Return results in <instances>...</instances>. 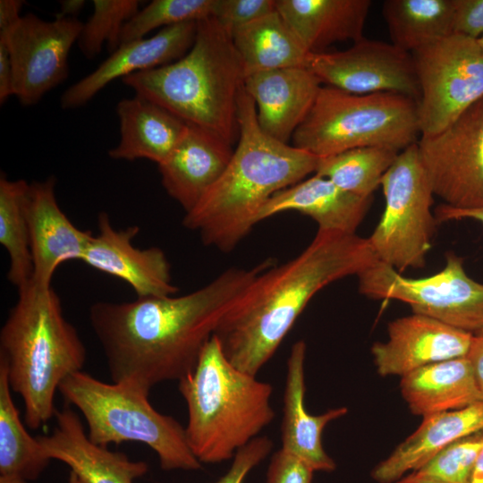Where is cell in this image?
Instances as JSON below:
<instances>
[{
    "mask_svg": "<svg viewBox=\"0 0 483 483\" xmlns=\"http://www.w3.org/2000/svg\"><path fill=\"white\" fill-rule=\"evenodd\" d=\"M274 263L267 258L251 268L226 269L182 296L93 303L89 323L112 382L149 393L159 383L179 381L193 371L222 319Z\"/></svg>",
    "mask_w": 483,
    "mask_h": 483,
    "instance_id": "obj_1",
    "label": "cell"
},
{
    "mask_svg": "<svg viewBox=\"0 0 483 483\" xmlns=\"http://www.w3.org/2000/svg\"><path fill=\"white\" fill-rule=\"evenodd\" d=\"M377 261L368 238L318 230L298 256L264 270L222 319L215 335L225 357L257 376L318 292Z\"/></svg>",
    "mask_w": 483,
    "mask_h": 483,
    "instance_id": "obj_2",
    "label": "cell"
},
{
    "mask_svg": "<svg viewBox=\"0 0 483 483\" xmlns=\"http://www.w3.org/2000/svg\"><path fill=\"white\" fill-rule=\"evenodd\" d=\"M238 143L226 169L182 219L185 228L199 232L205 245L224 252L233 250L259 222L275 193L315 174L319 159L267 135L243 86L238 95Z\"/></svg>",
    "mask_w": 483,
    "mask_h": 483,
    "instance_id": "obj_3",
    "label": "cell"
},
{
    "mask_svg": "<svg viewBox=\"0 0 483 483\" xmlns=\"http://www.w3.org/2000/svg\"><path fill=\"white\" fill-rule=\"evenodd\" d=\"M85 345L65 318L60 297L51 285L32 279L18 290V299L0 331V359L10 387L23 402L24 420L38 429L55 417L61 383L82 370Z\"/></svg>",
    "mask_w": 483,
    "mask_h": 483,
    "instance_id": "obj_4",
    "label": "cell"
},
{
    "mask_svg": "<svg viewBox=\"0 0 483 483\" xmlns=\"http://www.w3.org/2000/svg\"><path fill=\"white\" fill-rule=\"evenodd\" d=\"M136 95L231 144L239 136L238 95L244 73L231 33L211 17L197 22L191 49L164 66L122 79Z\"/></svg>",
    "mask_w": 483,
    "mask_h": 483,
    "instance_id": "obj_5",
    "label": "cell"
},
{
    "mask_svg": "<svg viewBox=\"0 0 483 483\" xmlns=\"http://www.w3.org/2000/svg\"><path fill=\"white\" fill-rule=\"evenodd\" d=\"M178 388L187 406V442L201 463L233 459L275 418L271 384L235 368L215 335Z\"/></svg>",
    "mask_w": 483,
    "mask_h": 483,
    "instance_id": "obj_6",
    "label": "cell"
},
{
    "mask_svg": "<svg viewBox=\"0 0 483 483\" xmlns=\"http://www.w3.org/2000/svg\"><path fill=\"white\" fill-rule=\"evenodd\" d=\"M58 392L81 413L92 443L108 447L138 442L157 453L164 470L201 469L189 447L185 428L157 411L148 392L126 383H106L82 370L66 377Z\"/></svg>",
    "mask_w": 483,
    "mask_h": 483,
    "instance_id": "obj_7",
    "label": "cell"
},
{
    "mask_svg": "<svg viewBox=\"0 0 483 483\" xmlns=\"http://www.w3.org/2000/svg\"><path fill=\"white\" fill-rule=\"evenodd\" d=\"M419 136L416 99L394 92L352 94L325 85L292 140L293 147L325 157L369 146L402 151Z\"/></svg>",
    "mask_w": 483,
    "mask_h": 483,
    "instance_id": "obj_8",
    "label": "cell"
},
{
    "mask_svg": "<svg viewBox=\"0 0 483 483\" xmlns=\"http://www.w3.org/2000/svg\"><path fill=\"white\" fill-rule=\"evenodd\" d=\"M380 186L385 208L368 238L377 260L399 273L423 267L437 221L432 212L434 193L417 143L399 153Z\"/></svg>",
    "mask_w": 483,
    "mask_h": 483,
    "instance_id": "obj_9",
    "label": "cell"
},
{
    "mask_svg": "<svg viewBox=\"0 0 483 483\" xmlns=\"http://www.w3.org/2000/svg\"><path fill=\"white\" fill-rule=\"evenodd\" d=\"M359 291L372 299L396 300L424 315L473 335H483V284L466 273L463 259L445 256L439 272L409 278L377 261L358 275Z\"/></svg>",
    "mask_w": 483,
    "mask_h": 483,
    "instance_id": "obj_10",
    "label": "cell"
},
{
    "mask_svg": "<svg viewBox=\"0 0 483 483\" xmlns=\"http://www.w3.org/2000/svg\"><path fill=\"white\" fill-rule=\"evenodd\" d=\"M411 54L420 136L435 135L483 97V49L477 39L452 34Z\"/></svg>",
    "mask_w": 483,
    "mask_h": 483,
    "instance_id": "obj_11",
    "label": "cell"
},
{
    "mask_svg": "<svg viewBox=\"0 0 483 483\" xmlns=\"http://www.w3.org/2000/svg\"><path fill=\"white\" fill-rule=\"evenodd\" d=\"M417 146L434 195L452 208H483V97Z\"/></svg>",
    "mask_w": 483,
    "mask_h": 483,
    "instance_id": "obj_12",
    "label": "cell"
},
{
    "mask_svg": "<svg viewBox=\"0 0 483 483\" xmlns=\"http://www.w3.org/2000/svg\"><path fill=\"white\" fill-rule=\"evenodd\" d=\"M82 26L78 19L46 21L28 13L10 31L0 34L11 54L14 96L22 106L36 105L68 77L69 54Z\"/></svg>",
    "mask_w": 483,
    "mask_h": 483,
    "instance_id": "obj_13",
    "label": "cell"
},
{
    "mask_svg": "<svg viewBox=\"0 0 483 483\" xmlns=\"http://www.w3.org/2000/svg\"><path fill=\"white\" fill-rule=\"evenodd\" d=\"M305 68L326 86L352 94L394 92L419 98L411 54L363 38L343 51L309 53Z\"/></svg>",
    "mask_w": 483,
    "mask_h": 483,
    "instance_id": "obj_14",
    "label": "cell"
},
{
    "mask_svg": "<svg viewBox=\"0 0 483 483\" xmlns=\"http://www.w3.org/2000/svg\"><path fill=\"white\" fill-rule=\"evenodd\" d=\"M98 233L93 235L80 261L128 284L137 297L173 296L178 288L173 284L171 265L157 247L140 249L133 240L137 225L115 229L108 215L97 217Z\"/></svg>",
    "mask_w": 483,
    "mask_h": 483,
    "instance_id": "obj_15",
    "label": "cell"
},
{
    "mask_svg": "<svg viewBox=\"0 0 483 483\" xmlns=\"http://www.w3.org/2000/svg\"><path fill=\"white\" fill-rule=\"evenodd\" d=\"M388 339L371 347L380 376L401 377L422 367L467 356L473 335L412 313L388 324Z\"/></svg>",
    "mask_w": 483,
    "mask_h": 483,
    "instance_id": "obj_16",
    "label": "cell"
},
{
    "mask_svg": "<svg viewBox=\"0 0 483 483\" xmlns=\"http://www.w3.org/2000/svg\"><path fill=\"white\" fill-rule=\"evenodd\" d=\"M196 31L197 22H185L163 28L150 38L135 39L119 46L95 71L62 94L61 107H80L118 78L123 79L180 59L191 49Z\"/></svg>",
    "mask_w": 483,
    "mask_h": 483,
    "instance_id": "obj_17",
    "label": "cell"
},
{
    "mask_svg": "<svg viewBox=\"0 0 483 483\" xmlns=\"http://www.w3.org/2000/svg\"><path fill=\"white\" fill-rule=\"evenodd\" d=\"M55 176L30 183L26 211L33 262L32 280L51 285L57 267L80 260L93 234L76 227L60 208Z\"/></svg>",
    "mask_w": 483,
    "mask_h": 483,
    "instance_id": "obj_18",
    "label": "cell"
},
{
    "mask_svg": "<svg viewBox=\"0 0 483 483\" xmlns=\"http://www.w3.org/2000/svg\"><path fill=\"white\" fill-rule=\"evenodd\" d=\"M55 418L53 431L37 436L43 453L69 466L84 483H133L148 471L147 462L92 443L70 405L56 410Z\"/></svg>",
    "mask_w": 483,
    "mask_h": 483,
    "instance_id": "obj_19",
    "label": "cell"
},
{
    "mask_svg": "<svg viewBox=\"0 0 483 483\" xmlns=\"http://www.w3.org/2000/svg\"><path fill=\"white\" fill-rule=\"evenodd\" d=\"M243 88L256 105L260 129L288 144L310 111L321 82L305 67H289L249 75Z\"/></svg>",
    "mask_w": 483,
    "mask_h": 483,
    "instance_id": "obj_20",
    "label": "cell"
},
{
    "mask_svg": "<svg viewBox=\"0 0 483 483\" xmlns=\"http://www.w3.org/2000/svg\"><path fill=\"white\" fill-rule=\"evenodd\" d=\"M232 145L207 129L187 123L176 148L158 165L164 189L185 213L225 172L233 154Z\"/></svg>",
    "mask_w": 483,
    "mask_h": 483,
    "instance_id": "obj_21",
    "label": "cell"
},
{
    "mask_svg": "<svg viewBox=\"0 0 483 483\" xmlns=\"http://www.w3.org/2000/svg\"><path fill=\"white\" fill-rule=\"evenodd\" d=\"M305 357V342H295L286 363L281 448L304 462L314 471L331 472L335 470L336 464L323 447L322 433L329 422L344 416L348 409H330L319 415L307 411L304 402Z\"/></svg>",
    "mask_w": 483,
    "mask_h": 483,
    "instance_id": "obj_22",
    "label": "cell"
},
{
    "mask_svg": "<svg viewBox=\"0 0 483 483\" xmlns=\"http://www.w3.org/2000/svg\"><path fill=\"white\" fill-rule=\"evenodd\" d=\"M483 430V401L423 417L420 426L371 471L377 483H393L416 471L450 444Z\"/></svg>",
    "mask_w": 483,
    "mask_h": 483,
    "instance_id": "obj_23",
    "label": "cell"
},
{
    "mask_svg": "<svg viewBox=\"0 0 483 483\" xmlns=\"http://www.w3.org/2000/svg\"><path fill=\"white\" fill-rule=\"evenodd\" d=\"M371 198L345 191L330 180L315 174L275 193L260 212L258 221L286 211L312 218L319 231L353 234L364 219Z\"/></svg>",
    "mask_w": 483,
    "mask_h": 483,
    "instance_id": "obj_24",
    "label": "cell"
},
{
    "mask_svg": "<svg viewBox=\"0 0 483 483\" xmlns=\"http://www.w3.org/2000/svg\"><path fill=\"white\" fill-rule=\"evenodd\" d=\"M370 0H275L277 12L309 53L364 38Z\"/></svg>",
    "mask_w": 483,
    "mask_h": 483,
    "instance_id": "obj_25",
    "label": "cell"
},
{
    "mask_svg": "<svg viewBox=\"0 0 483 483\" xmlns=\"http://www.w3.org/2000/svg\"><path fill=\"white\" fill-rule=\"evenodd\" d=\"M120 141L108 151L116 160L164 163L182 138L187 123L140 96L117 103Z\"/></svg>",
    "mask_w": 483,
    "mask_h": 483,
    "instance_id": "obj_26",
    "label": "cell"
},
{
    "mask_svg": "<svg viewBox=\"0 0 483 483\" xmlns=\"http://www.w3.org/2000/svg\"><path fill=\"white\" fill-rule=\"evenodd\" d=\"M400 388L411 412L422 417L482 401L467 356L418 369L402 377Z\"/></svg>",
    "mask_w": 483,
    "mask_h": 483,
    "instance_id": "obj_27",
    "label": "cell"
},
{
    "mask_svg": "<svg viewBox=\"0 0 483 483\" xmlns=\"http://www.w3.org/2000/svg\"><path fill=\"white\" fill-rule=\"evenodd\" d=\"M231 36L244 79L260 72L305 66L309 52L277 10L235 29Z\"/></svg>",
    "mask_w": 483,
    "mask_h": 483,
    "instance_id": "obj_28",
    "label": "cell"
},
{
    "mask_svg": "<svg viewBox=\"0 0 483 483\" xmlns=\"http://www.w3.org/2000/svg\"><path fill=\"white\" fill-rule=\"evenodd\" d=\"M382 14L391 43L409 53L453 34V0H386Z\"/></svg>",
    "mask_w": 483,
    "mask_h": 483,
    "instance_id": "obj_29",
    "label": "cell"
},
{
    "mask_svg": "<svg viewBox=\"0 0 483 483\" xmlns=\"http://www.w3.org/2000/svg\"><path fill=\"white\" fill-rule=\"evenodd\" d=\"M9 385L7 368L0 359V475L36 479L50 460L37 437H32L21 419Z\"/></svg>",
    "mask_w": 483,
    "mask_h": 483,
    "instance_id": "obj_30",
    "label": "cell"
},
{
    "mask_svg": "<svg viewBox=\"0 0 483 483\" xmlns=\"http://www.w3.org/2000/svg\"><path fill=\"white\" fill-rule=\"evenodd\" d=\"M30 183L0 176V243L9 257L7 279L17 290L33 275L30 234L26 211Z\"/></svg>",
    "mask_w": 483,
    "mask_h": 483,
    "instance_id": "obj_31",
    "label": "cell"
},
{
    "mask_svg": "<svg viewBox=\"0 0 483 483\" xmlns=\"http://www.w3.org/2000/svg\"><path fill=\"white\" fill-rule=\"evenodd\" d=\"M400 152L386 146L352 148L319 157L315 174L330 180L345 191L371 198Z\"/></svg>",
    "mask_w": 483,
    "mask_h": 483,
    "instance_id": "obj_32",
    "label": "cell"
},
{
    "mask_svg": "<svg viewBox=\"0 0 483 483\" xmlns=\"http://www.w3.org/2000/svg\"><path fill=\"white\" fill-rule=\"evenodd\" d=\"M217 0H153L140 9L121 31L120 45L143 38L151 30L214 17Z\"/></svg>",
    "mask_w": 483,
    "mask_h": 483,
    "instance_id": "obj_33",
    "label": "cell"
},
{
    "mask_svg": "<svg viewBox=\"0 0 483 483\" xmlns=\"http://www.w3.org/2000/svg\"><path fill=\"white\" fill-rule=\"evenodd\" d=\"M93 13L83 23L78 46L88 59L98 55L106 43L110 52L120 45L121 31L139 11L138 0H94Z\"/></svg>",
    "mask_w": 483,
    "mask_h": 483,
    "instance_id": "obj_34",
    "label": "cell"
},
{
    "mask_svg": "<svg viewBox=\"0 0 483 483\" xmlns=\"http://www.w3.org/2000/svg\"><path fill=\"white\" fill-rule=\"evenodd\" d=\"M482 449L483 430L450 444L416 471L445 483H468Z\"/></svg>",
    "mask_w": 483,
    "mask_h": 483,
    "instance_id": "obj_35",
    "label": "cell"
},
{
    "mask_svg": "<svg viewBox=\"0 0 483 483\" xmlns=\"http://www.w3.org/2000/svg\"><path fill=\"white\" fill-rule=\"evenodd\" d=\"M275 10V0H217L213 18L232 33Z\"/></svg>",
    "mask_w": 483,
    "mask_h": 483,
    "instance_id": "obj_36",
    "label": "cell"
},
{
    "mask_svg": "<svg viewBox=\"0 0 483 483\" xmlns=\"http://www.w3.org/2000/svg\"><path fill=\"white\" fill-rule=\"evenodd\" d=\"M273 445L267 436L254 438L235 453L227 472L215 483H243L248 474L268 456Z\"/></svg>",
    "mask_w": 483,
    "mask_h": 483,
    "instance_id": "obj_37",
    "label": "cell"
},
{
    "mask_svg": "<svg viewBox=\"0 0 483 483\" xmlns=\"http://www.w3.org/2000/svg\"><path fill=\"white\" fill-rule=\"evenodd\" d=\"M314 472L304 462L281 448L271 456L267 483H312Z\"/></svg>",
    "mask_w": 483,
    "mask_h": 483,
    "instance_id": "obj_38",
    "label": "cell"
},
{
    "mask_svg": "<svg viewBox=\"0 0 483 483\" xmlns=\"http://www.w3.org/2000/svg\"><path fill=\"white\" fill-rule=\"evenodd\" d=\"M453 34L473 39L483 35V0H453Z\"/></svg>",
    "mask_w": 483,
    "mask_h": 483,
    "instance_id": "obj_39",
    "label": "cell"
},
{
    "mask_svg": "<svg viewBox=\"0 0 483 483\" xmlns=\"http://www.w3.org/2000/svg\"><path fill=\"white\" fill-rule=\"evenodd\" d=\"M14 96V73L10 50L6 41L0 38V104Z\"/></svg>",
    "mask_w": 483,
    "mask_h": 483,
    "instance_id": "obj_40",
    "label": "cell"
},
{
    "mask_svg": "<svg viewBox=\"0 0 483 483\" xmlns=\"http://www.w3.org/2000/svg\"><path fill=\"white\" fill-rule=\"evenodd\" d=\"M435 217L437 222L473 219L483 224V208L472 209H460L442 204L435 209Z\"/></svg>",
    "mask_w": 483,
    "mask_h": 483,
    "instance_id": "obj_41",
    "label": "cell"
},
{
    "mask_svg": "<svg viewBox=\"0 0 483 483\" xmlns=\"http://www.w3.org/2000/svg\"><path fill=\"white\" fill-rule=\"evenodd\" d=\"M483 401V335H474L467 354Z\"/></svg>",
    "mask_w": 483,
    "mask_h": 483,
    "instance_id": "obj_42",
    "label": "cell"
},
{
    "mask_svg": "<svg viewBox=\"0 0 483 483\" xmlns=\"http://www.w3.org/2000/svg\"><path fill=\"white\" fill-rule=\"evenodd\" d=\"M23 3L21 0L0 1V34L10 31L20 21Z\"/></svg>",
    "mask_w": 483,
    "mask_h": 483,
    "instance_id": "obj_43",
    "label": "cell"
},
{
    "mask_svg": "<svg viewBox=\"0 0 483 483\" xmlns=\"http://www.w3.org/2000/svg\"><path fill=\"white\" fill-rule=\"evenodd\" d=\"M83 0H63L60 2V10L56 13L55 18H72L77 19V16L81 13L85 6Z\"/></svg>",
    "mask_w": 483,
    "mask_h": 483,
    "instance_id": "obj_44",
    "label": "cell"
},
{
    "mask_svg": "<svg viewBox=\"0 0 483 483\" xmlns=\"http://www.w3.org/2000/svg\"><path fill=\"white\" fill-rule=\"evenodd\" d=\"M393 483H445L431 476L424 475L417 471L411 472Z\"/></svg>",
    "mask_w": 483,
    "mask_h": 483,
    "instance_id": "obj_45",
    "label": "cell"
},
{
    "mask_svg": "<svg viewBox=\"0 0 483 483\" xmlns=\"http://www.w3.org/2000/svg\"><path fill=\"white\" fill-rule=\"evenodd\" d=\"M468 483H483V449L475 462Z\"/></svg>",
    "mask_w": 483,
    "mask_h": 483,
    "instance_id": "obj_46",
    "label": "cell"
},
{
    "mask_svg": "<svg viewBox=\"0 0 483 483\" xmlns=\"http://www.w3.org/2000/svg\"><path fill=\"white\" fill-rule=\"evenodd\" d=\"M0 483H29L25 479L19 476L0 475Z\"/></svg>",
    "mask_w": 483,
    "mask_h": 483,
    "instance_id": "obj_47",
    "label": "cell"
},
{
    "mask_svg": "<svg viewBox=\"0 0 483 483\" xmlns=\"http://www.w3.org/2000/svg\"><path fill=\"white\" fill-rule=\"evenodd\" d=\"M68 483H84L74 472L70 471Z\"/></svg>",
    "mask_w": 483,
    "mask_h": 483,
    "instance_id": "obj_48",
    "label": "cell"
},
{
    "mask_svg": "<svg viewBox=\"0 0 483 483\" xmlns=\"http://www.w3.org/2000/svg\"><path fill=\"white\" fill-rule=\"evenodd\" d=\"M477 41L480 47L483 49V35L479 38H478Z\"/></svg>",
    "mask_w": 483,
    "mask_h": 483,
    "instance_id": "obj_49",
    "label": "cell"
}]
</instances>
